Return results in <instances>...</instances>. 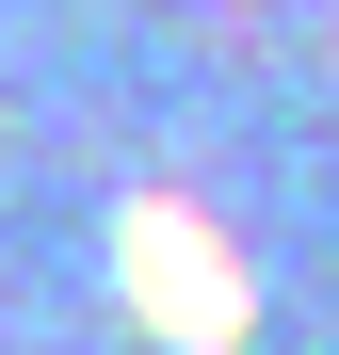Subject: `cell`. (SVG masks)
<instances>
[{
    "instance_id": "obj_1",
    "label": "cell",
    "mask_w": 339,
    "mask_h": 355,
    "mask_svg": "<svg viewBox=\"0 0 339 355\" xmlns=\"http://www.w3.org/2000/svg\"><path fill=\"white\" fill-rule=\"evenodd\" d=\"M113 291H130V323H146V339H178V355H226V339L259 323V275L226 259V226L178 210V194L113 210Z\"/></svg>"
}]
</instances>
